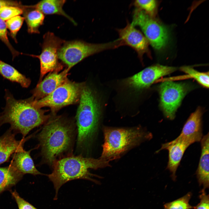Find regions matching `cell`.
Segmentation results:
<instances>
[{"mask_svg": "<svg viewBox=\"0 0 209 209\" xmlns=\"http://www.w3.org/2000/svg\"><path fill=\"white\" fill-rule=\"evenodd\" d=\"M23 175L11 164L0 167V194L16 185Z\"/></svg>", "mask_w": 209, "mask_h": 209, "instance_id": "ffe728a7", "label": "cell"}, {"mask_svg": "<svg viewBox=\"0 0 209 209\" xmlns=\"http://www.w3.org/2000/svg\"><path fill=\"white\" fill-rule=\"evenodd\" d=\"M0 74L9 80L19 84L24 88L30 85L31 80L15 68L0 60Z\"/></svg>", "mask_w": 209, "mask_h": 209, "instance_id": "44dd1931", "label": "cell"}, {"mask_svg": "<svg viewBox=\"0 0 209 209\" xmlns=\"http://www.w3.org/2000/svg\"><path fill=\"white\" fill-rule=\"evenodd\" d=\"M11 193L16 201L19 209H37L21 197L16 191L11 192Z\"/></svg>", "mask_w": 209, "mask_h": 209, "instance_id": "f1b7e54d", "label": "cell"}, {"mask_svg": "<svg viewBox=\"0 0 209 209\" xmlns=\"http://www.w3.org/2000/svg\"><path fill=\"white\" fill-rule=\"evenodd\" d=\"M42 51L38 55H29L39 60L40 74L39 82L47 73L59 71L62 68L58 61V53L65 40L56 36L53 33L48 32L44 35Z\"/></svg>", "mask_w": 209, "mask_h": 209, "instance_id": "30bf717a", "label": "cell"}, {"mask_svg": "<svg viewBox=\"0 0 209 209\" xmlns=\"http://www.w3.org/2000/svg\"><path fill=\"white\" fill-rule=\"evenodd\" d=\"M23 13V9L14 6H6L0 10V18L4 21Z\"/></svg>", "mask_w": 209, "mask_h": 209, "instance_id": "4316f807", "label": "cell"}, {"mask_svg": "<svg viewBox=\"0 0 209 209\" xmlns=\"http://www.w3.org/2000/svg\"><path fill=\"white\" fill-rule=\"evenodd\" d=\"M177 69L175 67L158 64L152 65L122 80L121 86L126 89L140 91L149 87L158 79L174 72Z\"/></svg>", "mask_w": 209, "mask_h": 209, "instance_id": "8fae6325", "label": "cell"}, {"mask_svg": "<svg viewBox=\"0 0 209 209\" xmlns=\"http://www.w3.org/2000/svg\"><path fill=\"white\" fill-rule=\"evenodd\" d=\"M100 105L91 89L83 86L76 115L77 147L80 149L86 147L96 130L101 115Z\"/></svg>", "mask_w": 209, "mask_h": 209, "instance_id": "5b68a950", "label": "cell"}, {"mask_svg": "<svg viewBox=\"0 0 209 209\" xmlns=\"http://www.w3.org/2000/svg\"><path fill=\"white\" fill-rule=\"evenodd\" d=\"M192 196L190 192L183 197L164 205L163 209H191L194 206L190 205L189 202Z\"/></svg>", "mask_w": 209, "mask_h": 209, "instance_id": "cb8c5ba5", "label": "cell"}, {"mask_svg": "<svg viewBox=\"0 0 209 209\" xmlns=\"http://www.w3.org/2000/svg\"><path fill=\"white\" fill-rule=\"evenodd\" d=\"M110 161L100 158L95 159L72 154L56 160L53 163L52 172L47 175L53 182L55 190L54 199L57 198L60 188L64 184L71 180L83 179L93 181V175L89 171L109 166Z\"/></svg>", "mask_w": 209, "mask_h": 209, "instance_id": "3957f363", "label": "cell"}, {"mask_svg": "<svg viewBox=\"0 0 209 209\" xmlns=\"http://www.w3.org/2000/svg\"><path fill=\"white\" fill-rule=\"evenodd\" d=\"M32 9L26 12L24 17L27 24L28 33L38 34L40 33L39 28L44 24L45 15L38 10Z\"/></svg>", "mask_w": 209, "mask_h": 209, "instance_id": "7402d4cb", "label": "cell"}, {"mask_svg": "<svg viewBox=\"0 0 209 209\" xmlns=\"http://www.w3.org/2000/svg\"><path fill=\"white\" fill-rule=\"evenodd\" d=\"M0 39L7 46L10 51L13 59L18 56L19 53L16 51L10 43L7 36V28L5 21L0 18Z\"/></svg>", "mask_w": 209, "mask_h": 209, "instance_id": "83f0119b", "label": "cell"}, {"mask_svg": "<svg viewBox=\"0 0 209 209\" xmlns=\"http://www.w3.org/2000/svg\"><path fill=\"white\" fill-rule=\"evenodd\" d=\"M181 70L188 74L191 78L195 80L199 84L206 88L209 87L208 72H201L189 66H184L180 69Z\"/></svg>", "mask_w": 209, "mask_h": 209, "instance_id": "603a6c76", "label": "cell"}, {"mask_svg": "<svg viewBox=\"0 0 209 209\" xmlns=\"http://www.w3.org/2000/svg\"><path fill=\"white\" fill-rule=\"evenodd\" d=\"M189 146L185 143L175 139L163 144L161 147L157 151L158 152L164 149L168 151V161L167 168L171 173L174 181L176 179V172L184 154Z\"/></svg>", "mask_w": 209, "mask_h": 209, "instance_id": "9a60e30c", "label": "cell"}, {"mask_svg": "<svg viewBox=\"0 0 209 209\" xmlns=\"http://www.w3.org/2000/svg\"><path fill=\"white\" fill-rule=\"evenodd\" d=\"M6 105L0 113V127L9 123L14 133L21 134L23 138L32 129L44 123L50 117L45 111L34 106L31 97L17 100L7 89L5 90Z\"/></svg>", "mask_w": 209, "mask_h": 209, "instance_id": "6da1fadb", "label": "cell"}, {"mask_svg": "<svg viewBox=\"0 0 209 209\" xmlns=\"http://www.w3.org/2000/svg\"><path fill=\"white\" fill-rule=\"evenodd\" d=\"M15 134L9 129L0 137V164L7 162L15 153L24 150V143L30 137L17 140Z\"/></svg>", "mask_w": 209, "mask_h": 209, "instance_id": "2e32d148", "label": "cell"}, {"mask_svg": "<svg viewBox=\"0 0 209 209\" xmlns=\"http://www.w3.org/2000/svg\"><path fill=\"white\" fill-rule=\"evenodd\" d=\"M6 6L19 7L23 9L25 8V6H22L20 2L16 1L0 0V10Z\"/></svg>", "mask_w": 209, "mask_h": 209, "instance_id": "4dcf8cb0", "label": "cell"}, {"mask_svg": "<svg viewBox=\"0 0 209 209\" xmlns=\"http://www.w3.org/2000/svg\"><path fill=\"white\" fill-rule=\"evenodd\" d=\"M104 142L100 158L110 161L120 158L127 151L151 139V133L140 127L103 128Z\"/></svg>", "mask_w": 209, "mask_h": 209, "instance_id": "277c9868", "label": "cell"}, {"mask_svg": "<svg viewBox=\"0 0 209 209\" xmlns=\"http://www.w3.org/2000/svg\"><path fill=\"white\" fill-rule=\"evenodd\" d=\"M69 71L66 68L60 73L58 71H54L49 74L31 91V97L34 100H37L51 94L67 80V77Z\"/></svg>", "mask_w": 209, "mask_h": 209, "instance_id": "5bb4252c", "label": "cell"}, {"mask_svg": "<svg viewBox=\"0 0 209 209\" xmlns=\"http://www.w3.org/2000/svg\"><path fill=\"white\" fill-rule=\"evenodd\" d=\"M134 5L138 8L143 10L150 17L155 16L157 7V2L154 0H137Z\"/></svg>", "mask_w": 209, "mask_h": 209, "instance_id": "d4e9b609", "label": "cell"}, {"mask_svg": "<svg viewBox=\"0 0 209 209\" xmlns=\"http://www.w3.org/2000/svg\"><path fill=\"white\" fill-rule=\"evenodd\" d=\"M31 150H24L14 153L12 154V161L10 164L24 175L26 174L33 175L42 174L35 165L30 155Z\"/></svg>", "mask_w": 209, "mask_h": 209, "instance_id": "ac0fdd59", "label": "cell"}, {"mask_svg": "<svg viewBox=\"0 0 209 209\" xmlns=\"http://www.w3.org/2000/svg\"><path fill=\"white\" fill-rule=\"evenodd\" d=\"M25 20L24 17L20 15L12 17L6 21L7 27L10 31V34L15 42H17L16 35L21 28Z\"/></svg>", "mask_w": 209, "mask_h": 209, "instance_id": "484cf974", "label": "cell"}, {"mask_svg": "<svg viewBox=\"0 0 209 209\" xmlns=\"http://www.w3.org/2000/svg\"><path fill=\"white\" fill-rule=\"evenodd\" d=\"M189 89L185 83L170 81L164 82L159 85L160 105L165 117L170 120L174 119L177 110Z\"/></svg>", "mask_w": 209, "mask_h": 209, "instance_id": "9c48e42d", "label": "cell"}, {"mask_svg": "<svg viewBox=\"0 0 209 209\" xmlns=\"http://www.w3.org/2000/svg\"><path fill=\"white\" fill-rule=\"evenodd\" d=\"M82 84L67 80L47 96L37 100H33L36 108H50L55 112L61 108L76 102L80 98Z\"/></svg>", "mask_w": 209, "mask_h": 209, "instance_id": "ba28073f", "label": "cell"}, {"mask_svg": "<svg viewBox=\"0 0 209 209\" xmlns=\"http://www.w3.org/2000/svg\"><path fill=\"white\" fill-rule=\"evenodd\" d=\"M203 111L199 107L192 113L184 124L180 135L176 139L189 146L201 141L203 136L202 116Z\"/></svg>", "mask_w": 209, "mask_h": 209, "instance_id": "4fadbf2b", "label": "cell"}, {"mask_svg": "<svg viewBox=\"0 0 209 209\" xmlns=\"http://www.w3.org/2000/svg\"><path fill=\"white\" fill-rule=\"evenodd\" d=\"M75 127L71 123L57 117L50 119L37 135L44 161L52 166L57 158L72 147Z\"/></svg>", "mask_w": 209, "mask_h": 209, "instance_id": "7a4b0ae2", "label": "cell"}, {"mask_svg": "<svg viewBox=\"0 0 209 209\" xmlns=\"http://www.w3.org/2000/svg\"><path fill=\"white\" fill-rule=\"evenodd\" d=\"M209 134L203 137L201 140V153L196 174L198 182L203 189L209 185Z\"/></svg>", "mask_w": 209, "mask_h": 209, "instance_id": "e0dca14e", "label": "cell"}, {"mask_svg": "<svg viewBox=\"0 0 209 209\" xmlns=\"http://www.w3.org/2000/svg\"><path fill=\"white\" fill-rule=\"evenodd\" d=\"M66 1L65 0H43L37 4L28 6L29 8L37 10L45 15H57L66 18L75 25L76 23L64 10L63 8Z\"/></svg>", "mask_w": 209, "mask_h": 209, "instance_id": "d6986e66", "label": "cell"}, {"mask_svg": "<svg viewBox=\"0 0 209 209\" xmlns=\"http://www.w3.org/2000/svg\"><path fill=\"white\" fill-rule=\"evenodd\" d=\"M122 46L124 44L119 38L113 42L101 44L89 43L81 40L65 41L59 51L58 57L70 70L89 56Z\"/></svg>", "mask_w": 209, "mask_h": 209, "instance_id": "8992f818", "label": "cell"}, {"mask_svg": "<svg viewBox=\"0 0 209 209\" xmlns=\"http://www.w3.org/2000/svg\"><path fill=\"white\" fill-rule=\"evenodd\" d=\"M119 38L125 45H127L134 49L137 53L140 60L142 61L145 54L150 57L149 48V43L145 36L135 26L127 21L126 26L118 29Z\"/></svg>", "mask_w": 209, "mask_h": 209, "instance_id": "7c38bea8", "label": "cell"}, {"mask_svg": "<svg viewBox=\"0 0 209 209\" xmlns=\"http://www.w3.org/2000/svg\"><path fill=\"white\" fill-rule=\"evenodd\" d=\"M131 24L140 27L149 44L155 50H161L167 45L169 38L167 28L143 10L135 9Z\"/></svg>", "mask_w": 209, "mask_h": 209, "instance_id": "52a82bcc", "label": "cell"}, {"mask_svg": "<svg viewBox=\"0 0 209 209\" xmlns=\"http://www.w3.org/2000/svg\"><path fill=\"white\" fill-rule=\"evenodd\" d=\"M201 194L199 195L200 202L196 206L194 209H209V197L208 194H207L205 190L202 189L201 191Z\"/></svg>", "mask_w": 209, "mask_h": 209, "instance_id": "f546056e", "label": "cell"}]
</instances>
